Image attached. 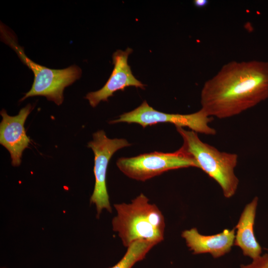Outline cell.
<instances>
[{"label":"cell","mask_w":268,"mask_h":268,"mask_svg":"<svg viewBox=\"0 0 268 268\" xmlns=\"http://www.w3.org/2000/svg\"><path fill=\"white\" fill-rule=\"evenodd\" d=\"M268 98V62L232 61L204 84L201 108L219 119L239 115Z\"/></svg>","instance_id":"obj_1"},{"label":"cell","mask_w":268,"mask_h":268,"mask_svg":"<svg viewBox=\"0 0 268 268\" xmlns=\"http://www.w3.org/2000/svg\"><path fill=\"white\" fill-rule=\"evenodd\" d=\"M117 215L112 219L113 230L123 245L129 247L137 240L158 244L164 239L165 222L158 207L140 194L131 203L115 204Z\"/></svg>","instance_id":"obj_2"},{"label":"cell","mask_w":268,"mask_h":268,"mask_svg":"<svg viewBox=\"0 0 268 268\" xmlns=\"http://www.w3.org/2000/svg\"><path fill=\"white\" fill-rule=\"evenodd\" d=\"M1 40L15 52L21 62L34 74V81L31 89L20 100L28 97L43 96L58 106L64 101L65 88L74 82L81 76V68L72 65L63 69H52L33 62L25 54L24 49L19 45L15 34L3 24H0Z\"/></svg>","instance_id":"obj_3"},{"label":"cell","mask_w":268,"mask_h":268,"mask_svg":"<svg viewBox=\"0 0 268 268\" xmlns=\"http://www.w3.org/2000/svg\"><path fill=\"white\" fill-rule=\"evenodd\" d=\"M183 139L181 148L197 161L202 170L220 186L224 197H232L237 189L239 180L234 169L238 162L235 153L221 152L201 141L198 133L176 127Z\"/></svg>","instance_id":"obj_4"},{"label":"cell","mask_w":268,"mask_h":268,"mask_svg":"<svg viewBox=\"0 0 268 268\" xmlns=\"http://www.w3.org/2000/svg\"><path fill=\"white\" fill-rule=\"evenodd\" d=\"M119 169L128 177L145 181L171 170L194 167L197 161L181 148L172 153L153 152L132 157H121L117 161Z\"/></svg>","instance_id":"obj_5"},{"label":"cell","mask_w":268,"mask_h":268,"mask_svg":"<svg viewBox=\"0 0 268 268\" xmlns=\"http://www.w3.org/2000/svg\"><path fill=\"white\" fill-rule=\"evenodd\" d=\"M130 145L124 138H109L103 130L94 133L93 139L88 143L87 146L91 148L94 155L93 171L95 179L90 201L95 204L97 218L103 209L112 212L106 185V173L110 159L117 150Z\"/></svg>","instance_id":"obj_6"},{"label":"cell","mask_w":268,"mask_h":268,"mask_svg":"<svg viewBox=\"0 0 268 268\" xmlns=\"http://www.w3.org/2000/svg\"><path fill=\"white\" fill-rule=\"evenodd\" d=\"M211 120V117L202 109L190 114H168L155 110L144 101L136 109L124 113L118 119L111 121L109 123H137L145 128L159 123H169L174 124L176 127H188L197 133L214 135L215 130L208 125Z\"/></svg>","instance_id":"obj_7"},{"label":"cell","mask_w":268,"mask_h":268,"mask_svg":"<svg viewBox=\"0 0 268 268\" xmlns=\"http://www.w3.org/2000/svg\"><path fill=\"white\" fill-rule=\"evenodd\" d=\"M34 107L27 104L14 116L7 114L4 109L0 111V143L9 152L11 164L18 166L21 162L23 151L29 146L30 139L27 135L24 123Z\"/></svg>","instance_id":"obj_8"},{"label":"cell","mask_w":268,"mask_h":268,"mask_svg":"<svg viewBox=\"0 0 268 268\" xmlns=\"http://www.w3.org/2000/svg\"><path fill=\"white\" fill-rule=\"evenodd\" d=\"M133 50L128 48L125 51L118 50L113 54L114 68L105 84L100 89L88 93L85 98L92 107L101 101H107L109 97L118 90H124L128 86L144 89L145 85L138 80L133 74L128 64V59Z\"/></svg>","instance_id":"obj_9"},{"label":"cell","mask_w":268,"mask_h":268,"mask_svg":"<svg viewBox=\"0 0 268 268\" xmlns=\"http://www.w3.org/2000/svg\"><path fill=\"white\" fill-rule=\"evenodd\" d=\"M235 229H225L215 235H203L193 228L183 231L181 236L193 254L207 253L218 258L230 251L234 244Z\"/></svg>","instance_id":"obj_10"},{"label":"cell","mask_w":268,"mask_h":268,"mask_svg":"<svg viewBox=\"0 0 268 268\" xmlns=\"http://www.w3.org/2000/svg\"><path fill=\"white\" fill-rule=\"evenodd\" d=\"M258 198L256 197L243 209L237 224L235 226L234 244L242 251L244 256L252 260L261 256L262 248L256 239L254 224Z\"/></svg>","instance_id":"obj_11"},{"label":"cell","mask_w":268,"mask_h":268,"mask_svg":"<svg viewBox=\"0 0 268 268\" xmlns=\"http://www.w3.org/2000/svg\"><path fill=\"white\" fill-rule=\"evenodd\" d=\"M156 243L139 240L134 242L129 247L124 256L115 265L109 268H132L146 256Z\"/></svg>","instance_id":"obj_12"},{"label":"cell","mask_w":268,"mask_h":268,"mask_svg":"<svg viewBox=\"0 0 268 268\" xmlns=\"http://www.w3.org/2000/svg\"><path fill=\"white\" fill-rule=\"evenodd\" d=\"M239 268H268V254L261 255L249 264L241 265Z\"/></svg>","instance_id":"obj_13"},{"label":"cell","mask_w":268,"mask_h":268,"mask_svg":"<svg viewBox=\"0 0 268 268\" xmlns=\"http://www.w3.org/2000/svg\"><path fill=\"white\" fill-rule=\"evenodd\" d=\"M194 3L198 7H203L207 4L208 1L207 0H195Z\"/></svg>","instance_id":"obj_14"},{"label":"cell","mask_w":268,"mask_h":268,"mask_svg":"<svg viewBox=\"0 0 268 268\" xmlns=\"http://www.w3.org/2000/svg\"><path fill=\"white\" fill-rule=\"evenodd\" d=\"M267 254H268V253H267Z\"/></svg>","instance_id":"obj_15"}]
</instances>
